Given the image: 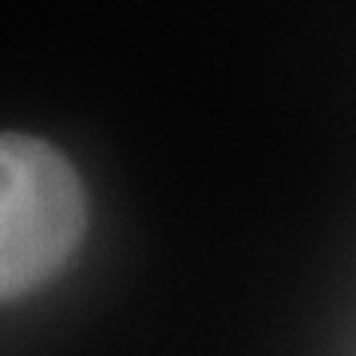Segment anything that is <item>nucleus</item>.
I'll return each mask as SVG.
<instances>
[{"label": "nucleus", "instance_id": "nucleus-1", "mask_svg": "<svg viewBox=\"0 0 356 356\" xmlns=\"http://www.w3.org/2000/svg\"><path fill=\"white\" fill-rule=\"evenodd\" d=\"M88 198L64 154L0 135V301L48 285L83 242Z\"/></svg>", "mask_w": 356, "mask_h": 356}]
</instances>
